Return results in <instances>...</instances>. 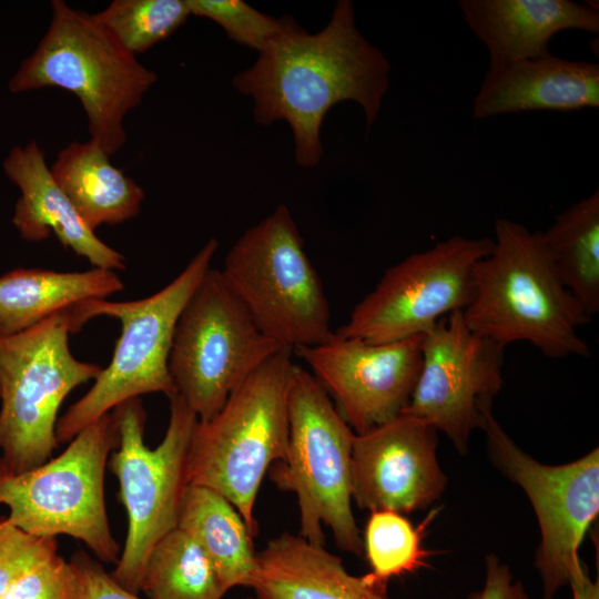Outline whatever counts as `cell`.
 I'll return each instance as SVG.
<instances>
[{
  "instance_id": "1",
  "label": "cell",
  "mask_w": 599,
  "mask_h": 599,
  "mask_svg": "<svg viewBox=\"0 0 599 599\" xmlns=\"http://www.w3.org/2000/svg\"><path fill=\"white\" fill-rule=\"evenodd\" d=\"M232 83L253 99L256 123H288L296 162L311 167L319 163L321 126L335 104L356 102L367 124L374 123L389 89L390 64L357 29L353 3L339 0L316 33L285 17L281 32Z\"/></svg>"
},
{
  "instance_id": "2",
  "label": "cell",
  "mask_w": 599,
  "mask_h": 599,
  "mask_svg": "<svg viewBox=\"0 0 599 599\" xmlns=\"http://www.w3.org/2000/svg\"><path fill=\"white\" fill-rule=\"evenodd\" d=\"M494 233L490 252L473 270L467 325L505 347L525 342L550 358L589 357L579 328L591 316L561 282L542 232L501 217Z\"/></svg>"
},
{
  "instance_id": "3",
  "label": "cell",
  "mask_w": 599,
  "mask_h": 599,
  "mask_svg": "<svg viewBox=\"0 0 599 599\" xmlns=\"http://www.w3.org/2000/svg\"><path fill=\"white\" fill-rule=\"evenodd\" d=\"M51 21L34 51L8 82L12 93L57 87L74 94L90 140L109 155L126 140L125 115L142 102L158 75L125 50L93 14L51 1Z\"/></svg>"
},
{
  "instance_id": "4",
  "label": "cell",
  "mask_w": 599,
  "mask_h": 599,
  "mask_svg": "<svg viewBox=\"0 0 599 599\" xmlns=\"http://www.w3.org/2000/svg\"><path fill=\"white\" fill-rule=\"evenodd\" d=\"M293 351L281 348L257 367L207 420H197L185 468L187 485L211 488L257 534L254 507L262 480L284 460Z\"/></svg>"
},
{
  "instance_id": "5",
  "label": "cell",
  "mask_w": 599,
  "mask_h": 599,
  "mask_svg": "<svg viewBox=\"0 0 599 599\" xmlns=\"http://www.w3.org/2000/svg\"><path fill=\"white\" fill-rule=\"evenodd\" d=\"M219 242L211 237L181 273L159 292L140 300L85 301L69 312L71 333L98 316L116 318L121 335L110 364L92 387L58 419L59 444L71 441L81 430L121 403L150 393L175 394L169 373V355L176 321L211 268Z\"/></svg>"
},
{
  "instance_id": "6",
  "label": "cell",
  "mask_w": 599,
  "mask_h": 599,
  "mask_svg": "<svg viewBox=\"0 0 599 599\" xmlns=\"http://www.w3.org/2000/svg\"><path fill=\"white\" fill-rule=\"evenodd\" d=\"M288 444L271 480L297 497L300 536L324 545L322 525L341 550L361 556L363 538L352 510L351 458L355 433L316 377L294 365L288 388Z\"/></svg>"
},
{
  "instance_id": "7",
  "label": "cell",
  "mask_w": 599,
  "mask_h": 599,
  "mask_svg": "<svg viewBox=\"0 0 599 599\" xmlns=\"http://www.w3.org/2000/svg\"><path fill=\"white\" fill-rule=\"evenodd\" d=\"M169 399L167 428L153 449L144 443L146 412L141 397L128 399L111 410L116 443L108 467L119 481V500L128 517L124 547L111 576L136 595L151 550L177 527L187 486L186 459L199 420L179 394Z\"/></svg>"
},
{
  "instance_id": "8",
  "label": "cell",
  "mask_w": 599,
  "mask_h": 599,
  "mask_svg": "<svg viewBox=\"0 0 599 599\" xmlns=\"http://www.w3.org/2000/svg\"><path fill=\"white\" fill-rule=\"evenodd\" d=\"M257 327L293 352L333 333L322 280L286 205L247 229L220 270Z\"/></svg>"
},
{
  "instance_id": "9",
  "label": "cell",
  "mask_w": 599,
  "mask_h": 599,
  "mask_svg": "<svg viewBox=\"0 0 599 599\" xmlns=\"http://www.w3.org/2000/svg\"><path fill=\"white\" fill-rule=\"evenodd\" d=\"M116 443L112 414L81 430L55 458L20 474L0 464V505L8 521L38 538L68 535L116 564L119 545L105 509L104 471Z\"/></svg>"
},
{
  "instance_id": "10",
  "label": "cell",
  "mask_w": 599,
  "mask_h": 599,
  "mask_svg": "<svg viewBox=\"0 0 599 599\" xmlns=\"http://www.w3.org/2000/svg\"><path fill=\"white\" fill-rule=\"evenodd\" d=\"M69 312L0 336V464L14 474L51 458L62 402L102 370L71 353Z\"/></svg>"
},
{
  "instance_id": "11",
  "label": "cell",
  "mask_w": 599,
  "mask_h": 599,
  "mask_svg": "<svg viewBox=\"0 0 599 599\" xmlns=\"http://www.w3.org/2000/svg\"><path fill=\"white\" fill-rule=\"evenodd\" d=\"M281 348L257 327L221 271L211 267L184 305L173 332L169 373L175 394L199 420H207Z\"/></svg>"
},
{
  "instance_id": "12",
  "label": "cell",
  "mask_w": 599,
  "mask_h": 599,
  "mask_svg": "<svg viewBox=\"0 0 599 599\" xmlns=\"http://www.w3.org/2000/svg\"><path fill=\"white\" fill-rule=\"evenodd\" d=\"M493 243L487 236L453 235L408 255L384 272L336 333L375 344L426 334L469 304L474 266Z\"/></svg>"
},
{
  "instance_id": "13",
  "label": "cell",
  "mask_w": 599,
  "mask_h": 599,
  "mask_svg": "<svg viewBox=\"0 0 599 599\" xmlns=\"http://www.w3.org/2000/svg\"><path fill=\"white\" fill-rule=\"evenodd\" d=\"M488 454L496 467L528 496L540 527L535 567L544 599L570 582L583 565L579 548L599 512V450L564 465H545L519 448L495 418L484 414Z\"/></svg>"
},
{
  "instance_id": "14",
  "label": "cell",
  "mask_w": 599,
  "mask_h": 599,
  "mask_svg": "<svg viewBox=\"0 0 599 599\" xmlns=\"http://www.w3.org/2000/svg\"><path fill=\"white\" fill-rule=\"evenodd\" d=\"M505 348L474 332L463 311L441 318L423 335L419 374L403 412L427 422L466 454L501 389Z\"/></svg>"
},
{
  "instance_id": "15",
  "label": "cell",
  "mask_w": 599,
  "mask_h": 599,
  "mask_svg": "<svg viewBox=\"0 0 599 599\" xmlns=\"http://www.w3.org/2000/svg\"><path fill=\"white\" fill-rule=\"evenodd\" d=\"M422 338L375 344L333 332L326 341L294 352L359 435L395 418L407 406L422 365Z\"/></svg>"
},
{
  "instance_id": "16",
  "label": "cell",
  "mask_w": 599,
  "mask_h": 599,
  "mask_svg": "<svg viewBox=\"0 0 599 599\" xmlns=\"http://www.w3.org/2000/svg\"><path fill=\"white\" fill-rule=\"evenodd\" d=\"M438 432L402 412L355 434L351 458L352 500L358 508L409 514L439 499L447 477L437 459Z\"/></svg>"
},
{
  "instance_id": "17",
  "label": "cell",
  "mask_w": 599,
  "mask_h": 599,
  "mask_svg": "<svg viewBox=\"0 0 599 599\" xmlns=\"http://www.w3.org/2000/svg\"><path fill=\"white\" fill-rule=\"evenodd\" d=\"M2 169L20 190L11 221L23 240L40 242L53 233L63 247L85 257L93 267L125 270L123 254L95 235L59 187L37 141L13 146Z\"/></svg>"
},
{
  "instance_id": "18",
  "label": "cell",
  "mask_w": 599,
  "mask_h": 599,
  "mask_svg": "<svg viewBox=\"0 0 599 599\" xmlns=\"http://www.w3.org/2000/svg\"><path fill=\"white\" fill-rule=\"evenodd\" d=\"M463 19L486 47L489 67L549 54L560 31L599 32V10L590 1L460 0Z\"/></svg>"
},
{
  "instance_id": "19",
  "label": "cell",
  "mask_w": 599,
  "mask_h": 599,
  "mask_svg": "<svg viewBox=\"0 0 599 599\" xmlns=\"http://www.w3.org/2000/svg\"><path fill=\"white\" fill-rule=\"evenodd\" d=\"M599 106V64L552 54L489 67L473 102L484 120L526 111Z\"/></svg>"
},
{
  "instance_id": "20",
  "label": "cell",
  "mask_w": 599,
  "mask_h": 599,
  "mask_svg": "<svg viewBox=\"0 0 599 599\" xmlns=\"http://www.w3.org/2000/svg\"><path fill=\"white\" fill-rule=\"evenodd\" d=\"M251 588L257 599H392L387 582L370 572L351 575L323 545L290 532L256 552Z\"/></svg>"
},
{
  "instance_id": "21",
  "label": "cell",
  "mask_w": 599,
  "mask_h": 599,
  "mask_svg": "<svg viewBox=\"0 0 599 599\" xmlns=\"http://www.w3.org/2000/svg\"><path fill=\"white\" fill-rule=\"evenodd\" d=\"M115 271L16 268L0 276V336L12 335L91 300L123 291Z\"/></svg>"
},
{
  "instance_id": "22",
  "label": "cell",
  "mask_w": 599,
  "mask_h": 599,
  "mask_svg": "<svg viewBox=\"0 0 599 599\" xmlns=\"http://www.w3.org/2000/svg\"><path fill=\"white\" fill-rule=\"evenodd\" d=\"M51 174L94 231L136 216L144 200L143 189L110 162V155L94 141L72 142L63 148L50 167Z\"/></svg>"
},
{
  "instance_id": "23",
  "label": "cell",
  "mask_w": 599,
  "mask_h": 599,
  "mask_svg": "<svg viewBox=\"0 0 599 599\" xmlns=\"http://www.w3.org/2000/svg\"><path fill=\"white\" fill-rule=\"evenodd\" d=\"M177 528L200 545L226 590L251 587L256 569L253 536L241 514L225 497L207 487L187 485Z\"/></svg>"
},
{
  "instance_id": "24",
  "label": "cell",
  "mask_w": 599,
  "mask_h": 599,
  "mask_svg": "<svg viewBox=\"0 0 599 599\" xmlns=\"http://www.w3.org/2000/svg\"><path fill=\"white\" fill-rule=\"evenodd\" d=\"M557 273L590 315L599 311V191L576 202L542 232Z\"/></svg>"
},
{
  "instance_id": "25",
  "label": "cell",
  "mask_w": 599,
  "mask_h": 599,
  "mask_svg": "<svg viewBox=\"0 0 599 599\" xmlns=\"http://www.w3.org/2000/svg\"><path fill=\"white\" fill-rule=\"evenodd\" d=\"M141 591L150 599H222L227 590L200 545L176 527L151 550Z\"/></svg>"
},
{
  "instance_id": "26",
  "label": "cell",
  "mask_w": 599,
  "mask_h": 599,
  "mask_svg": "<svg viewBox=\"0 0 599 599\" xmlns=\"http://www.w3.org/2000/svg\"><path fill=\"white\" fill-rule=\"evenodd\" d=\"M433 512L418 527L392 510L370 511L363 538V552L370 573L388 582L390 578L412 573L426 566L428 551L422 547V535Z\"/></svg>"
},
{
  "instance_id": "27",
  "label": "cell",
  "mask_w": 599,
  "mask_h": 599,
  "mask_svg": "<svg viewBox=\"0 0 599 599\" xmlns=\"http://www.w3.org/2000/svg\"><path fill=\"white\" fill-rule=\"evenodd\" d=\"M93 16L136 55L173 34L191 14L185 0H114Z\"/></svg>"
},
{
  "instance_id": "28",
  "label": "cell",
  "mask_w": 599,
  "mask_h": 599,
  "mask_svg": "<svg viewBox=\"0 0 599 599\" xmlns=\"http://www.w3.org/2000/svg\"><path fill=\"white\" fill-rule=\"evenodd\" d=\"M190 14L221 26L235 42L257 52L284 27L285 17L275 19L241 0H185Z\"/></svg>"
},
{
  "instance_id": "29",
  "label": "cell",
  "mask_w": 599,
  "mask_h": 599,
  "mask_svg": "<svg viewBox=\"0 0 599 599\" xmlns=\"http://www.w3.org/2000/svg\"><path fill=\"white\" fill-rule=\"evenodd\" d=\"M57 551L55 538L30 536L0 516V599L20 573Z\"/></svg>"
},
{
  "instance_id": "30",
  "label": "cell",
  "mask_w": 599,
  "mask_h": 599,
  "mask_svg": "<svg viewBox=\"0 0 599 599\" xmlns=\"http://www.w3.org/2000/svg\"><path fill=\"white\" fill-rule=\"evenodd\" d=\"M1 599H71V572L67 560L53 552L20 573Z\"/></svg>"
},
{
  "instance_id": "31",
  "label": "cell",
  "mask_w": 599,
  "mask_h": 599,
  "mask_svg": "<svg viewBox=\"0 0 599 599\" xmlns=\"http://www.w3.org/2000/svg\"><path fill=\"white\" fill-rule=\"evenodd\" d=\"M71 572V599H141L120 586L102 565L79 550L68 561Z\"/></svg>"
},
{
  "instance_id": "32",
  "label": "cell",
  "mask_w": 599,
  "mask_h": 599,
  "mask_svg": "<svg viewBox=\"0 0 599 599\" xmlns=\"http://www.w3.org/2000/svg\"><path fill=\"white\" fill-rule=\"evenodd\" d=\"M468 599H530L520 581H515L505 564L495 555L486 557L484 587L469 595Z\"/></svg>"
},
{
  "instance_id": "33",
  "label": "cell",
  "mask_w": 599,
  "mask_h": 599,
  "mask_svg": "<svg viewBox=\"0 0 599 599\" xmlns=\"http://www.w3.org/2000/svg\"><path fill=\"white\" fill-rule=\"evenodd\" d=\"M569 585L572 590V599H599V583L590 578L585 566L571 578Z\"/></svg>"
},
{
  "instance_id": "34",
  "label": "cell",
  "mask_w": 599,
  "mask_h": 599,
  "mask_svg": "<svg viewBox=\"0 0 599 599\" xmlns=\"http://www.w3.org/2000/svg\"><path fill=\"white\" fill-rule=\"evenodd\" d=\"M246 599H254V598H246Z\"/></svg>"
}]
</instances>
